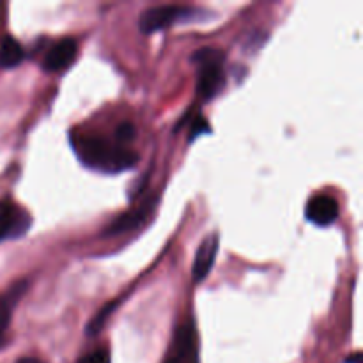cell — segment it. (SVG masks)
<instances>
[{
    "label": "cell",
    "mask_w": 363,
    "mask_h": 363,
    "mask_svg": "<svg viewBox=\"0 0 363 363\" xmlns=\"http://www.w3.org/2000/svg\"><path fill=\"white\" fill-rule=\"evenodd\" d=\"M71 144L85 165L101 172H119L131 169L138 162L137 152L126 145L106 142L101 137L71 135Z\"/></svg>",
    "instance_id": "cell-1"
},
{
    "label": "cell",
    "mask_w": 363,
    "mask_h": 363,
    "mask_svg": "<svg viewBox=\"0 0 363 363\" xmlns=\"http://www.w3.org/2000/svg\"><path fill=\"white\" fill-rule=\"evenodd\" d=\"M191 60L197 64V96L209 101L225 84V57L216 48H201L191 55Z\"/></svg>",
    "instance_id": "cell-2"
},
{
    "label": "cell",
    "mask_w": 363,
    "mask_h": 363,
    "mask_svg": "<svg viewBox=\"0 0 363 363\" xmlns=\"http://www.w3.org/2000/svg\"><path fill=\"white\" fill-rule=\"evenodd\" d=\"M197 9L190 6H156L149 7L140 14L138 20V28L144 34H152V32L163 30V28L170 27V25L177 23V21L194 20Z\"/></svg>",
    "instance_id": "cell-3"
},
{
    "label": "cell",
    "mask_w": 363,
    "mask_h": 363,
    "mask_svg": "<svg viewBox=\"0 0 363 363\" xmlns=\"http://www.w3.org/2000/svg\"><path fill=\"white\" fill-rule=\"evenodd\" d=\"M32 218L11 201L0 202V240H16L27 234Z\"/></svg>",
    "instance_id": "cell-4"
},
{
    "label": "cell",
    "mask_w": 363,
    "mask_h": 363,
    "mask_svg": "<svg viewBox=\"0 0 363 363\" xmlns=\"http://www.w3.org/2000/svg\"><path fill=\"white\" fill-rule=\"evenodd\" d=\"M156 204H158V199L152 197L147 199L145 202H142L138 208L131 209V211L128 213H123V215L117 216L110 225H106L105 236H117V234L128 233V230L140 227L142 223L149 218V215L155 211Z\"/></svg>",
    "instance_id": "cell-5"
},
{
    "label": "cell",
    "mask_w": 363,
    "mask_h": 363,
    "mask_svg": "<svg viewBox=\"0 0 363 363\" xmlns=\"http://www.w3.org/2000/svg\"><path fill=\"white\" fill-rule=\"evenodd\" d=\"M78 53V45L74 39H60L57 41L52 48L46 52L45 59H43V69L50 71V73H57L66 67H69L74 62Z\"/></svg>",
    "instance_id": "cell-6"
},
{
    "label": "cell",
    "mask_w": 363,
    "mask_h": 363,
    "mask_svg": "<svg viewBox=\"0 0 363 363\" xmlns=\"http://www.w3.org/2000/svg\"><path fill=\"white\" fill-rule=\"evenodd\" d=\"M305 216L308 222L319 227H328L339 218V202L328 195H315L308 201L305 208Z\"/></svg>",
    "instance_id": "cell-7"
},
{
    "label": "cell",
    "mask_w": 363,
    "mask_h": 363,
    "mask_svg": "<svg viewBox=\"0 0 363 363\" xmlns=\"http://www.w3.org/2000/svg\"><path fill=\"white\" fill-rule=\"evenodd\" d=\"M218 236L211 234V236L204 238V241L201 243V247L197 248V254H195L194 266H191V277H194L195 282H201L211 272L213 264L216 261V254H218Z\"/></svg>",
    "instance_id": "cell-8"
},
{
    "label": "cell",
    "mask_w": 363,
    "mask_h": 363,
    "mask_svg": "<svg viewBox=\"0 0 363 363\" xmlns=\"http://www.w3.org/2000/svg\"><path fill=\"white\" fill-rule=\"evenodd\" d=\"M27 291V282H18L7 291L6 294L0 296V346L4 344V333H6L7 326L11 323V315H13L14 305L20 301V298L23 296V293Z\"/></svg>",
    "instance_id": "cell-9"
},
{
    "label": "cell",
    "mask_w": 363,
    "mask_h": 363,
    "mask_svg": "<svg viewBox=\"0 0 363 363\" xmlns=\"http://www.w3.org/2000/svg\"><path fill=\"white\" fill-rule=\"evenodd\" d=\"M25 50L20 43L11 35H6L0 43V67L4 69H11L23 62Z\"/></svg>",
    "instance_id": "cell-10"
},
{
    "label": "cell",
    "mask_w": 363,
    "mask_h": 363,
    "mask_svg": "<svg viewBox=\"0 0 363 363\" xmlns=\"http://www.w3.org/2000/svg\"><path fill=\"white\" fill-rule=\"evenodd\" d=\"M191 347H194V333H191V325H186L177 330L176 350L163 363H183L191 353Z\"/></svg>",
    "instance_id": "cell-11"
},
{
    "label": "cell",
    "mask_w": 363,
    "mask_h": 363,
    "mask_svg": "<svg viewBox=\"0 0 363 363\" xmlns=\"http://www.w3.org/2000/svg\"><path fill=\"white\" fill-rule=\"evenodd\" d=\"M116 305H117V301H113V303L105 305V307H103L101 311H99V314L96 315V318L92 319L91 323H89V326H87V333H89V335H96V333H98L99 330L103 328V325H105L106 319L110 318V314H112V311H113V308H116Z\"/></svg>",
    "instance_id": "cell-12"
},
{
    "label": "cell",
    "mask_w": 363,
    "mask_h": 363,
    "mask_svg": "<svg viewBox=\"0 0 363 363\" xmlns=\"http://www.w3.org/2000/svg\"><path fill=\"white\" fill-rule=\"evenodd\" d=\"M77 363H110V354L106 350H96L82 357Z\"/></svg>",
    "instance_id": "cell-13"
},
{
    "label": "cell",
    "mask_w": 363,
    "mask_h": 363,
    "mask_svg": "<svg viewBox=\"0 0 363 363\" xmlns=\"http://www.w3.org/2000/svg\"><path fill=\"white\" fill-rule=\"evenodd\" d=\"M116 137H117V144L124 145L135 137V126L131 123H124L117 128L116 131Z\"/></svg>",
    "instance_id": "cell-14"
},
{
    "label": "cell",
    "mask_w": 363,
    "mask_h": 363,
    "mask_svg": "<svg viewBox=\"0 0 363 363\" xmlns=\"http://www.w3.org/2000/svg\"><path fill=\"white\" fill-rule=\"evenodd\" d=\"M209 131V126H208V123H206L204 119H202V117H199L197 121H195V123H191V133H190V140L191 138H195L197 137L199 133H208Z\"/></svg>",
    "instance_id": "cell-15"
},
{
    "label": "cell",
    "mask_w": 363,
    "mask_h": 363,
    "mask_svg": "<svg viewBox=\"0 0 363 363\" xmlns=\"http://www.w3.org/2000/svg\"><path fill=\"white\" fill-rule=\"evenodd\" d=\"M16 363H43V362L39 360V358H34V357H23V358H20Z\"/></svg>",
    "instance_id": "cell-16"
},
{
    "label": "cell",
    "mask_w": 363,
    "mask_h": 363,
    "mask_svg": "<svg viewBox=\"0 0 363 363\" xmlns=\"http://www.w3.org/2000/svg\"><path fill=\"white\" fill-rule=\"evenodd\" d=\"M346 363H362V358H360V353H357L354 354V358L353 360H347Z\"/></svg>",
    "instance_id": "cell-17"
}]
</instances>
